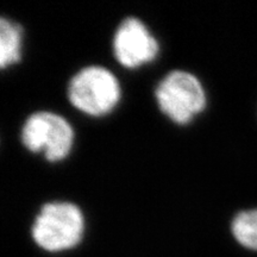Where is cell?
<instances>
[{
  "label": "cell",
  "instance_id": "cell-5",
  "mask_svg": "<svg viewBox=\"0 0 257 257\" xmlns=\"http://www.w3.org/2000/svg\"><path fill=\"white\" fill-rule=\"evenodd\" d=\"M160 44L141 19L125 18L113 36L115 60L125 68L135 69L153 62L159 55Z\"/></svg>",
  "mask_w": 257,
  "mask_h": 257
},
{
  "label": "cell",
  "instance_id": "cell-2",
  "mask_svg": "<svg viewBox=\"0 0 257 257\" xmlns=\"http://www.w3.org/2000/svg\"><path fill=\"white\" fill-rule=\"evenodd\" d=\"M67 94L76 110L92 117H101L114 110L121 91L110 70L100 66H88L70 79Z\"/></svg>",
  "mask_w": 257,
  "mask_h": 257
},
{
  "label": "cell",
  "instance_id": "cell-4",
  "mask_svg": "<svg viewBox=\"0 0 257 257\" xmlns=\"http://www.w3.org/2000/svg\"><path fill=\"white\" fill-rule=\"evenodd\" d=\"M21 140L29 152L43 154L49 162H60L72 152L74 130L62 115L40 111L24 121Z\"/></svg>",
  "mask_w": 257,
  "mask_h": 257
},
{
  "label": "cell",
  "instance_id": "cell-6",
  "mask_svg": "<svg viewBox=\"0 0 257 257\" xmlns=\"http://www.w3.org/2000/svg\"><path fill=\"white\" fill-rule=\"evenodd\" d=\"M22 27L8 18L0 21V66L3 69L14 66L21 60Z\"/></svg>",
  "mask_w": 257,
  "mask_h": 257
},
{
  "label": "cell",
  "instance_id": "cell-1",
  "mask_svg": "<svg viewBox=\"0 0 257 257\" xmlns=\"http://www.w3.org/2000/svg\"><path fill=\"white\" fill-rule=\"evenodd\" d=\"M85 217L78 205L69 201L44 204L31 226V236L41 249L49 252L66 251L81 242Z\"/></svg>",
  "mask_w": 257,
  "mask_h": 257
},
{
  "label": "cell",
  "instance_id": "cell-3",
  "mask_svg": "<svg viewBox=\"0 0 257 257\" xmlns=\"http://www.w3.org/2000/svg\"><path fill=\"white\" fill-rule=\"evenodd\" d=\"M159 108L173 123L186 125L205 110L206 92L200 80L186 70H173L157 83Z\"/></svg>",
  "mask_w": 257,
  "mask_h": 257
},
{
  "label": "cell",
  "instance_id": "cell-7",
  "mask_svg": "<svg viewBox=\"0 0 257 257\" xmlns=\"http://www.w3.org/2000/svg\"><path fill=\"white\" fill-rule=\"evenodd\" d=\"M231 231L240 245L257 250V210L239 212L233 218Z\"/></svg>",
  "mask_w": 257,
  "mask_h": 257
}]
</instances>
